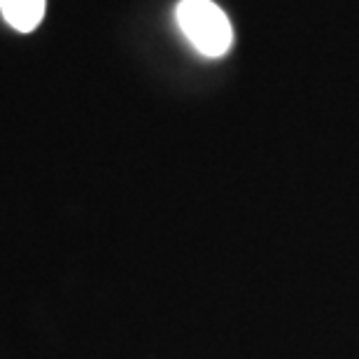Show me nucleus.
I'll return each mask as SVG.
<instances>
[{"label": "nucleus", "instance_id": "nucleus-2", "mask_svg": "<svg viewBox=\"0 0 359 359\" xmlns=\"http://www.w3.org/2000/svg\"><path fill=\"white\" fill-rule=\"evenodd\" d=\"M45 0H0V12L14 31L31 33L45 17Z\"/></svg>", "mask_w": 359, "mask_h": 359}, {"label": "nucleus", "instance_id": "nucleus-1", "mask_svg": "<svg viewBox=\"0 0 359 359\" xmlns=\"http://www.w3.org/2000/svg\"><path fill=\"white\" fill-rule=\"evenodd\" d=\"M175 19L184 38L208 59H219L233 45L231 21L212 0H180Z\"/></svg>", "mask_w": 359, "mask_h": 359}]
</instances>
